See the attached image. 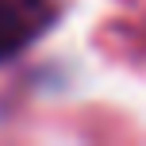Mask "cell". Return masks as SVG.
Here are the masks:
<instances>
[{"label": "cell", "instance_id": "1", "mask_svg": "<svg viewBox=\"0 0 146 146\" xmlns=\"http://www.w3.org/2000/svg\"><path fill=\"white\" fill-rule=\"evenodd\" d=\"M54 23L50 0H0V62L27 50Z\"/></svg>", "mask_w": 146, "mask_h": 146}]
</instances>
